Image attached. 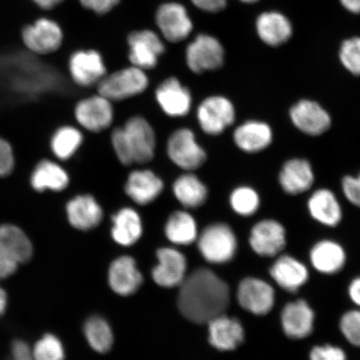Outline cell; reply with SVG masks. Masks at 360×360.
I'll use <instances>...</instances> for the list:
<instances>
[{"instance_id": "1", "label": "cell", "mask_w": 360, "mask_h": 360, "mask_svg": "<svg viewBox=\"0 0 360 360\" xmlns=\"http://www.w3.org/2000/svg\"><path fill=\"white\" fill-rule=\"evenodd\" d=\"M179 287L178 309L193 323H208L224 314L231 301L227 283L209 269H196Z\"/></svg>"}, {"instance_id": "2", "label": "cell", "mask_w": 360, "mask_h": 360, "mask_svg": "<svg viewBox=\"0 0 360 360\" xmlns=\"http://www.w3.org/2000/svg\"><path fill=\"white\" fill-rule=\"evenodd\" d=\"M110 143L117 160L124 167L146 165L155 160L157 136L146 117H129L124 124L112 129Z\"/></svg>"}, {"instance_id": "3", "label": "cell", "mask_w": 360, "mask_h": 360, "mask_svg": "<svg viewBox=\"0 0 360 360\" xmlns=\"http://www.w3.org/2000/svg\"><path fill=\"white\" fill-rule=\"evenodd\" d=\"M150 86L147 72L130 65L107 74L96 91L112 103L122 102L141 96Z\"/></svg>"}, {"instance_id": "4", "label": "cell", "mask_w": 360, "mask_h": 360, "mask_svg": "<svg viewBox=\"0 0 360 360\" xmlns=\"http://www.w3.org/2000/svg\"><path fill=\"white\" fill-rule=\"evenodd\" d=\"M165 150L171 163L183 172H195L208 160L206 150L190 128H179L171 133Z\"/></svg>"}, {"instance_id": "5", "label": "cell", "mask_w": 360, "mask_h": 360, "mask_svg": "<svg viewBox=\"0 0 360 360\" xmlns=\"http://www.w3.org/2000/svg\"><path fill=\"white\" fill-rule=\"evenodd\" d=\"M32 255V243L20 227L0 225V281L13 276Z\"/></svg>"}, {"instance_id": "6", "label": "cell", "mask_w": 360, "mask_h": 360, "mask_svg": "<svg viewBox=\"0 0 360 360\" xmlns=\"http://www.w3.org/2000/svg\"><path fill=\"white\" fill-rule=\"evenodd\" d=\"M237 238L229 225L214 223L202 231L198 240V247L209 263L221 264L231 261L237 250Z\"/></svg>"}, {"instance_id": "7", "label": "cell", "mask_w": 360, "mask_h": 360, "mask_svg": "<svg viewBox=\"0 0 360 360\" xmlns=\"http://www.w3.org/2000/svg\"><path fill=\"white\" fill-rule=\"evenodd\" d=\"M110 101L96 93L76 103L74 115L81 129L91 134L110 129L115 121V108Z\"/></svg>"}, {"instance_id": "8", "label": "cell", "mask_w": 360, "mask_h": 360, "mask_svg": "<svg viewBox=\"0 0 360 360\" xmlns=\"http://www.w3.org/2000/svg\"><path fill=\"white\" fill-rule=\"evenodd\" d=\"M236 108L227 97L210 96L202 100L196 110V120L202 131L210 136L224 133L235 122Z\"/></svg>"}, {"instance_id": "9", "label": "cell", "mask_w": 360, "mask_h": 360, "mask_svg": "<svg viewBox=\"0 0 360 360\" xmlns=\"http://www.w3.org/2000/svg\"><path fill=\"white\" fill-rule=\"evenodd\" d=\"M224 56L223 45L217 39L210 34H200L188 44L186 62L193 74L200 75L219 70L224 65Z\"/></svg>"}, {"instance_id": "10", "label": "cell", "mask_w": 360, "mask_h": 360, "mask_svg": "<svg viewBox=\"0 0 360 360\" xmlns=\"http://www.w3.org/2000/svg\"><path fill=\"white\" fill-rule=\"evenodd\" d=\"M127 44L130 65L146 72L155 69L165 53L163 39L150 30L133 31L128 35Z\"/></svg>"}, {"instance_id": "11", "label": "cell", "mask_w": 360, "mask_h": 360, "mask_svg": "<svg viewBox=\"0 0 360 360\" xmlns=\"http://www.w3.org/2000/svg\"><path fill=\"white\" fill-rule=\"evenodd\" d=\"M22 41L31 53L47 56L62 46L64 33L60 25L49 18H40L22 30Z\"/></svg>"}, {"instance_id": "12", "label": "cell", "mask_w": 360, "mask_h": 360, "mask_svg": "<svg viewBox=\"0 0 360 360\" xmlns=\"http://www.w3.org/2000/svg\"><path fill=\"white\" fill-rule=\"evenodd\" d=\"M68 66L72 81L82 89L96 88L108 74L101 53L92 49H79L72 53Z\"/></svg>"}, {"instance_id": "13", "label": "cell", "mask_w": 360, "mask_h": 360, "mask_svg": "<svg viewBox=\"0 0 360 360\" xmlns=\"http://www.w3.org/2000/svg\"><path fill=\"white\" fill-rule=\"evenodd\" d=\"M155 24L162 37L171 44L184 41L193 29L187 8L177 2L161 4L155 13Z\"/></svg>"}, {"instance_id": "14", "label": "cell", "mask_w": 360, "mask_h": 360, "mask_svg": "<svg viewBox=\"0 0 360 360\" xmlns=\"http://www.w3.org/2000/svg\"><path fill=\"white\" fill-rule=\"evenodd\" d=\"M158 105L166 116L172 119L184 118L190 115L193 108L191 89L174 76L164 79L155 91Z\"/></svg>"}, {"instance_id": "15", "label": "cell", "mask_w": 360, "mask_h": 360, "mask_svg": "<svg viewBox=\"0 0 360 360\" xmlns=\"http://www.w3.org/2000/svg\"><path fill=\"white\" fill-rule=\"evenodd\" d=\"M165 188L163 179L154 170L145 168L130 171L124 184L126 196L139 206L153 204L163 193Z\"/></svg>"}, {"instance_id": "16", "label": "cell", "mask_w": 360, "mask_h": 360, "mask_svg": "<svg viewBox=\"0 0 360 360\" xmlns=\"http://www.w3.org/2000/svg\"><path fill=\"white\" fill-rule=\"evenodd\" d=\"M237 300L246 311L261 316L271 311L276 302V292L267 282L248 277L238 285Z\"/></svg>"}, {"instance_id": "17", "label": "cell", "mask_w": 360, "mask_h": 360, "mask_svg": "<svg viewBox=\"0 0 360 360\" xmlns=\"http://www.w3.org/2000/svg\"><path fill=\"white\" fill-rule=\"evenodd\" d=\"M65 210L68 221L80 231H92L103 221V210L91 193H80L72 198L68 201Z\"/></svg>"}, {"instance_id": "18", "label": "cell", "mask_w": 360, "mask_h": 360, "mask_svg": "<svg viewBox=\"0 0 360 360\" xmlns=\"http://www.w3.org/2000/svg\"><path fill=\"white\" fill-rule=\"evenodd\" d=\"M156 255L158 264L152 270L153 280L164 288L180 286L186 278V256L173 248H161Z\"/></svg>"}, {"instance_id": "19", "label": "cell", "mask_w": 360, "mask_h": 360, "mask_svg": "<svg viewBox=\"0 0 360 360\" xmlns=\"http://www.w3.org/2000/svg\"><path fill=\"white\" fill-rule=\"evenodd\" d=\"M250 245L256 254L263 257H274L285 249V229L276 220L264 219L252 228Z\"/></svg>"}, {"instance_id": "20", "label": "cell", "mask_w": 360, "mask_h": 360, "mask_svg": "<svg viewBox=\"0 0 360 360\" xmlns=\"http://www.w3.org/2000/svg\"><path fill=\"white\" fill-rule=\"evenodd\" d=\"M292 123L305 134L319 136L331 126V117L317 102L303 100L292 105L290 111Z\"/></svg>"}, {"instance_id": "21", "label": "cell", "mask_w": 360, "mask_h": 360, "mask_svg": "<svg viewBox=\"0 0 360 360\" xmlns=\"http://www.w3.org/2000/svg\"><path fill=\"white\" fill-rule=\"evenodd\" d=\"M208 326L209 341L216 349L231 351L244 342V328L236 318L220 314L211 319Z\"/></svg>"}, {"instance_id": "22", "label": "cell", "mask_w": 360, "mask_h": 360, "mask_svg": "<svg viewBox=\"0 0 360 360\" xmlns=\"http://www.w3.org/2000/svg\"><path fill=\"white\" fill-rule=\"evenodd\" d=\"M108 281L112 290L117 295L129 296L141 288L143 280L135 260L129 256H122L112 261Z\"/></svg>"}, {"instance_id": "23", "label": "cell", "mask_w": 360, "mask_h": 360, "mask_svg": "<svg viewBox=\"0 0 360 360\" xmlns=\"http://www.w3.org/2000/svg\"><path fill=\"white\" fill-rule=\"evenodd\" d=\"M281 323L286 336L294 340L304 339L314 330V313L306 301L299 300L285 306Z\"/></svg>"}, {"instance_id": "24", "label": "cell", "mask_w": 360, "mask_h": 360, "mask_svg": "<svg viewBox=\"0 0 360 360\" xmlns=\"http://www.w3.org/2000/svg\"><path fill=\"white\" fill-rule=\"evenodd\" d=\"M172 193L184 210L199 209L208 200L209 190L195 172H183L174 179Z\"/></svg>"}, {"instance_id": "25", "label": "cell", "mask_w": 360, "mask_h": 360, "mask_svg": "<svg viewBox=\"0 0 360 360\" xmlns=\"http://www.w3.org/2000/svg\"><path fill=\"white\" fill-rule=\"evenodd\" d=\"M233 139L240 150L254 154L271 145L273 131L266 123L250 120L238 126L233 132Z\"/></svg>"}, {"instance_id": "26", "label": "cell", "mask_w": 360, "mask_h": 360, "mask_svg": "<svg viewBox=\"0 0 360 360\" xmlns=\"http://www.w3.org/2000/svg\"><path fill=\"white\" fill-rule=\"evenodd\" d=\"M111 221V236L121 246L134 245L143 235L142 219L131 207L120 209L112 216Z\"/></svg>"}, {"instance_id": "27", "label": "cell", "mask_w": 360, "mask_h": 360, "mask_svg": "<svg viewBox=\"0 0 360 360\" xmlns=\"http://www.w3.org/2000/svg\"><path fill=\"white\" fill-rule=\"evenodd\" d=\"M283 191L296 195L308 191L314 182V174L309 162L292 159L283 165L278 177Z\"/></svg>"}, {"instance_id": "28", "label": "cell", "mask_w": 360, "mask_h": 360, "mask_svg": "<svg viewBox=\"0 0 360 360\" xmlns=\"http://www.w3.org/2000/svg\"><path fill=\"white\" fill-rule=\"evenodd\" d=\"M270 276L282 289L291 292L299 290L308 281L305 265L289 255H283L270 268Z\"/></svg>"}, {"instance_id": "29", "label": "cell", "mask_w": 360, "mask_h": 360, "mask_svg": "<svg viewBox=\"0 0 360 360\" xmlns=\"http://www.w3.org/2000/svg\"><path fill=\"white\" fill-rule=\"evenodd\" d=\"M31 186L37 192L49 191L60 193L70 184L69 173L60 164L51 160H43L35 166L30 177Z\"/></svg>"}, {"instance_id": "30", "label": "cell", "mask_w": 360, "mask_h": 360, "mask_svg": "<svg viewBox=\"0 0 360 360\" xmlns=\"http://www.w3.org/2000/svg\"><path fill=\"white\" fill-rule=\"evenodd\" d=\"M312 218L326 226L335 227L342 219V209L334 193L327 188L314 191L308 201Z\"/></svg>"}, {"instance_id": "31", "label": "cell", "mask_w": 360, "mask_h": 360, "mask_svg": "<svg viewBox=\"0 0 360 360\" xmlns=\"http://www.w3.org/2000/svg\"><path fill=\"white\" fill-rule=\"evenodd\" d=\"M310 262L319 272L335 274L345 266V252L338 243L323 240L317 243L310 251Z\"/></svg>"}, {"instance_id": "32", "label": "cell", "mask_w": 360, "mask_h": 360, "mask_svg": "<svg viewBox=\"0 0 360 360\" xmlns=\"http://www.w3.org/2000/svg\"><path fill=\"white\" fill-rule=\"evenodd\" d=\"M165 233L166 238L176 245H190L199 236L196 220L186 210L174 211L169 216L165 225Z\"/></svg>"}, {"instance_id": "33", "label": "cell", "mask_w": 360, "mask_h": 360, "mask_svg": "<svg viewBox=\"0 0 360 360\" xmlns=\"http://www.w3.org/2000/svg\"><path fill=\"white\" fill-rule=\"evenodd\" d=\"M256 28L259 38L274 47L287 42L292 34L290 22L277 12L264 13L259 15Z\"/></svg>"}, {"instance_id": "34", "label": "cell", "mask_w": 360, "mask_h": 360, "mask_svg": "<svg viewBox=\"0 0 360 360\" xmlns=\"http://www.w3.org/2000/svg\"><path fill=\"white\" fill-rule=\"evenodd\" d=\"M84 141V136L79 128L73 125L61 126L52 135L51 151L58 160L68 161L79 150Z\"/></svg>"}, {"instance_id": "35", "label": "cell", "mask_w": 360, "mask_h": 360, "mask_svg": "<svg viewBox=\"0 0 360 360\" xmlns=\"http://www.w3.org/2000/svg\"><path fill=\"white\" fill-rule=\"evenodd\" d=\"M84 334L90 347L97 353L109 352L114 344V335L110 323L101 316H92L85 322Z\"/></svg>"}, {"instance_id": "36", "label": "cell", "mask_w": 360, "mask_h": 360, "mask_svg": "<svg viewBox=\"0 0 360 360\" xmlns=\"http://www.w3.org/2000/svg\"><path fill=\"white\" fill-rule=\"evenodd\" d=\"M229 205L237 214L248 217L257 212L260 206V198L253 188L240 186L231 192Z\"/></svg>"}, {"instance_id": "37", "label": "cell", "mask_w": 360, "mask_h": 360, "mask_svg": "<svg viewBox=\"0 0 360 360\" xmlns=\"http://www.w3.org/2000/svg\"><path fill=\"white\" fill-rule=\"evenodd\" d=\"M34 360H65V352L61 341L56 335H44L36 342L32 349Z\"/></svg>"}, {"instance_id": "38", "label": "cell", "mask_w": 360, "mask_h": 360, "mask_svg": "<svg viewBox=\"0 0 360 360\" xmlns=\"http://www.w3.org/2000/svg\"><path fill=\"white\" fill-rule=\"evenodd\" d=\"M340 58L346 70L360 76V37L345 40L340 48Z\"/></svg>"}, {"instance_id": "39", "label": "cell", "mask_w": 360, "mask_h": 360, "mask_svg": "<svg viewBox=\"0 0 360 360\" xmlns=\"http://www.w3.org/2000/svg\"><path fill=\"white\" fill-rule=\"evenodd\" d=\"M340 330L351 345L360 347V310H350L341 318Z\"/></svg>"}, {"instance_id": "40", "label": "cell", "mask_w": 360, "mask_h": 360, "mask_svg": "<svg viewBox=\"0 0 360 360\" xmlns=\"http://www.w3.org/2000/svg\"><path fill=\"white\" fill-rule=\"evenodd\" d=\"M15 155L11 143L0 137V177L10 175L15 168Z\"/></svg>"}, {"instance_id": "41", "label": "cell", "mask_w": 360, "mask_h": 360, "mask_svg": "<svg viewBox=\"0 0 360 360\" xmlns=\"http://www.w3.org/2000/svg\"><path fill=\"white\" fill-rule=\"evenodd\" d=\"M345 351L331 345L315 346L309 354V360H346Z\"/></svg>"}, {"instance_id": "42", "label": "cell", "mask_w": 360, "mask_h": 360, "mask_svg": "<svg viewBox=\"0 0 360 360\" xmlns=\"http://www.w3.org/2000/svg\"><path fill=\"white\" fill-rule=\"evenodd\" d=\"M342 190L351 204L360 207V174L356 177L345 176L342 180Z\"/></svg>"}, {"instance_id": "43", "label": "cell", "mask_w": 360, "mask_h": 360, "mask_svg": "<svg viewBox=\"0 0 360 360\" xmlns=\"http://www.w3.org/2000/svg\"><path fill=\"white\" fill-rule=\"evenodd\" d=\"M81 6L98 15H106L119 6L121 0H79Z\"/></svg>"}, {"instance_id": "44", "label": "cell", "mask_w": 360, "mask_h": 360, "mask_svg": "<svg viewBox=\"0 0 360 360\" xmlns=\"http://www.w3.org/2000/svg\"><path fill=\"white\" fill-rule=\"evenodd\" d=\"M196 8L207 13H218L226 7L227 0H191Z\"/></svg>"}, {"instance_id": "45", "label": "cell", "mask_w": 360, "mask_h": 360, "mask_svg": "<svg viewBox=\"0 0 360 360\" xmlns=\"http://www.w3.org/2000/svg\"><path fill=\"white\" fill-rule=\"evenodd\" d=\"M13 356L15 360H34L32 351L22 341H17L13 344Z\"/></svg>"}, {"instance_id": "46", "label": "cell", "mask_w": 360, "mask_h": 360, "mask_svg": "<svg viewBox=\"0 0 360 360\" xmlns=\"http://www.w3.org/2000/svg\"><path fill=\"white\" fill-rule=\"evenodd\" d=\"M349 295L353 303L360 307V277L354 278L349 287Z\"/></svg>"}, {"instance_id": "47", "label": "cell", "mask_w": 360, "mask_h": 360, "mask_svg": "<svg viewBox=\"0 0 360 360\" xmlns=\"http://www.w3.org/2000/svg\"><path fill=\"white\" fill-rule=\"evenodd\" d=\"M32 1L40 8L44 11L53 10L65 1V0H32Z\"/></svg>"}, {"instance_id": "48", "label": "cell", "mask_w": 360, "mask_h": 360, "mask_svg": "<svg viewBox=\"0 0 360 360\" xmlns=\"http://www.w3.org/2000/svg\"><path fill=\"white\" fill-rule=\"evenodd\" d=\"M340 2L349 12L360 13V0H340Z\"/></svg>"}, {"instance_id": "49", "label": "cell", "mask_w": 360, "mask_h": 360, "mask_svg": "<svg viewBox=\"0 0 360 360\" xmlns=\"http://www.w3.org/2000/svg\"><path fill=\"white\" fill-rule=\"evenodd\" d=\"M8 303L6 292L0 287V315L6 311Z\"/></svg>"}, {"instance_id": "50", "label": "cell", "mask_w": 360, "mask_h": 360, "mask_svg": "<svg viewBox=\"0 0 360 360\" xmlns=\"http://www.w3.org/2000/svg\"><path fill=\"white\" fill-rule=\"evenodd\" d=\"M240 1L247 3V4H251V3L257 2L258 0H240Z\"/></svg>"}]
</instances>
